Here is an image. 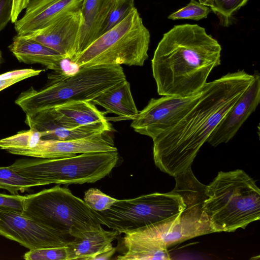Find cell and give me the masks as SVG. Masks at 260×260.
Instances as JSON below:
<instances>
[{
  "label": "cell",
  "instance_id": "cell-29",
  "mask_svg": "<svg viewBox=\"0 0 260 260\" xmlns=\"http://www.w3.org/2000/svg\"><path fill=\"white\" fill-rule=\"evenodd\" d=\"M25 260H67L66 247L29 250L23 255Z\"/></svg>",
  "mask_w": 260,
  "mask_h": 260
},
{
  "label": "cell",
  "instance_id": "cell-32",
  "mask_svg": "<svg viewBox=\"0 0 260 260\" xmlns=\"http://www.w3.org/2000/svg\"><path fill=\"white\" fill-rule=\"evenodd\" d=\"M12 0H0V32L11 21Z\"/></svg>",
  "mask_w": 260,
  "mask_h": 260
},
{
  "label": "cell",
  "instance_id": "cell-13",
  "mask_svg": "<svg viewBox=\"0 0 260 260\" xmlns=\"http://www.w3.org/2000/svg\"><path fill=\"white\" fill-rule=\"evenodd\" d=\"M82 23L80 8L62 15L40 29L22 36L41 43L58 52L64 59L71 61L77 55Z\"/></svg>",
  "mask_w": 260,
  "mask_h": 260
},
{
  "label": "cell",
  "instance_id": "cell-27",
  "mask_svg": "<svg viewBox=\"0 0 260 260\" xmlns=\"http://www.w3.org/2000/svg\"><path fill=\"white\" fill-rule=\"evenodd\" d=\"M84 201L92 209L103 212L109 209L118 199L112 198L96 188H90L84 193Z\"/></svg>",
  "mask_w": 260,
  "mask_h": 260
},
{
  "label": "cell",
  "instance_id": "cell-7",
  "mask_svg": "<svg viewBox=\"0 0 260 260\" xmlns=\"http://www.w3.org/2000/svg\"><path fill=\"white\" fill-rule=\"evenodd\" d=\"M150 34L134 7L127 15L70 61L78 67L143 66L148 58Z\"/></svg>",
  "mask_w": 260,
  "mask_h": 260
},
{
  "label": "cell",
  "instance_id": "cell-11",
  "mask_svg": "<svg viewBox=\"0 0 260 260\" xmlns=\"http://www.w3.org/2000/svg\"><path fill=\"white\" fill-rule=\"evenodd\" d=\"M0 235L29 250L66 247L67 236L15 210L0 208Z\"/></svg>",
  "mask_w": 260,
  "mask_h": 260
},
{
  "label": "cell",
  "instance_id": "cell-23",
  "mask_svg": "<svg viewBox=\"0 0 260 260\" xmlns=\"http://www.w3.org/2000/svg\"><path fill=\"white\" fill-rule=\"evenodd\" d=\"M42 186L41 183L17 173L10 166L0 167V188L8 190L11 194H18L31 187Z\"/></svg>",
  "mask_w": 260,
  "mask_h": 260
},
{
  "label": "cell",
  "instance_id": "cell-15",
  "mask_svg": "<svg viewBox=\"0 0 260 260\" xmlns=\"http://www.w3.org/2000/svg\"><path fill=\"white\" fill-rule=\"evenodd\" d=\"M85 0H30L25 14L14 23L18 35L29 34L62 15L80 9Z\"/></svg>",
  "mask_w": 260,
  "mask_h": 260
},
{
  "label": "cell",
  "instance_id": "cell-1",
  "mask_svg": "<svg viewBox=\"0 0 260 260\" xmlns=\"http://www.w3.org/2000/svg\"><path fill=\"white\" fill-rule=\"evenodd\" d=\"M253 79V75L239 70L207 82L186 115L153 140L156 166L173 177L191 167L201 147Z\"/></svg>",
  "mask_w": 260,
  "mask_h": 260
},
{
  "label": "cell",
  "instance_id": "cell-31",
  "mask_svg": "<svg viewBox=\"0 0 260 260\" xmlns=\"http://www.w3.org/2000/svg\"><path fill=\"white\" fill-rule=\"evenodd\" d=\"M24 196L0 193V208L9 209L22 213Z\"/></svg>",
  "mask_w": 260,
  "mask_h": 260
},
{
  "label": "cell",
  "instance_id": "cell-9",
  "mask_svg": "<svg viewBox=\"0 0 260 260\" xmlns=\"http://www.w3.org/2000/svg\"><path fill=\"white\" fill-rule=\"evenodd\" d=\"M185 207L181 196L171 191L118 200L108 210L98 212L102 224L120 234L166 223L178 217Z\"/></svg>",
  "mask_w": 260,
  "mask_h": 260
},
{
  "label": "cell",
  "instance_id": "cell-22",
  "mask_svg": "<svg viewBox=\"0 0 260 260\" xmlns=\"http://www.w3.org/2000/svg\"><path fill=\"white\" fill-rule=\"evenodd\" d=\"M125 251L116 258L118 260H168L170 259L167 248L145 239L124 237L122 239Z\"/></svg>",
  "mask_w": 260,
  "mask_h": 260
},
{
  "label": "cell",
  "instance_id": "cell-25",
  "mask_svg": "<svg viewBox=\"0 0 260 260\" xmlns=\"http://www.w3.org/2000/svg\"><path fill=\"white\" fill-rule=\"evenodd\" d=\"M41 139L40 134L35 129L19 132L17 134L0 139V149L8 151L35 147Z\"/></svg>",
  "mask_w": 260,
  "mask_h": 260
},
{
  "label": "cell",
  "instance_id": "cell-19",
  "mask_svg": "<svg viewBox=\"0 0 260 260\" xmlns=\"http://www.w3.org/2000/svg\"><path fill=\"white\" fill-rule=\"evenodd\" d=\"M9 49L19 62L39 63L56 73L62 72L61 63L64 58L58 52L36 41L17 35Z\"/></svg>",
  "mask_w": 260,
  "mask_h": 260
},
{
  "label": "cell",
  "instance_id": "cell-17",
  "mask_svg": "<svg viewBox=\"0 0 260 260\" xmlns=\"http://www.w3.org/2000/svg\"><path fill=\"white\" fill-rule=\"evenodd\" d=\"M119 235L117 231L106 230L102 225L86 231L69 241L66 247L67 260H93L98 255L112 249V242Z\"/></svg>",
  "mask_w": 260,
  "mask_h": 260
},
{
  "label": "cell",
  "instance_id": "cell-4",
  "mask_svg": "<svg viewBox=\"0 0 260 260\" xmlns=\"http://www.w3.org/2000/svg\"><path fill=\"white\" fill-rule=\"evenodd\" d=\"M204 209L214 232L245 229L260 218V190L242 170L219 172L206 190Z\"/></svg>",
  "mask_w": 260,
  "mask_h": 260
},
{
  "label": "cell",
  "instance_id": "cell-35",
  "mask_svg": "<svg viewBox=\"0 0 260 260\" xmlns=\"http://www.w3.org/2000/svg\"><path fill=\"white\" fill-rule=\"evenodd\" d=\"M3 58H2V53L1 51L0 50V65L2 63Z\"/></svg>",
  "mask_w": 260,
  "mask_h": 260
},
{
  "label": "cell",
  "instance_id": "cell-6",
  "mask_svg": "<svg viewBox=\"0 0 260 260\" xmlns=\"http://www.w3.org/2000/svg\"><path fill=\"white\" fill-rule=\"evenodd\" d=\"M22 214L73 238L102 224L98 212L74 195L69 189L59 185L25 195Z\"/></svg>",
  "mask_w": 260,
  "mask_h": 260
},
{
  "label": "cell",
  "instance_id": "cell-2",
  "mask_svg": "<svg viewBox=\"0 0 260 260\" xmlns=\"http://www.w3.org/2000/svg\"><path fill=\"white\" fill-rule=\"evenodd\" d=\"M221 47L197 24L174 26L164 34L151 60L157 91L161 96L199 93L221 63Z\"/></svg>",
  "mask_w": 260,
  "mask_h": 260
},
{
  "label": "cell",
  "instance_id": "cell-24",
  "mask_svg": "<svg viewBox=\"0 0 260 260\" xmlns=\"http://www.w3.org/2000/svg\"><path fill=\"white\" fill-rule=\"evenodd\" d=\"M248 0H199L210 8L219 18L223 26H228L234 14L245 5Z\"/></svg>",
  "mask_w": 260,
  "mask_h": 260
},
{
  "label": "cell",
  "instance_id": "cell-34",
  "mask_svg": "<svg viewBox=\"0 0 260 260\" xmlns=\"http://www.w3.org/2000/svg\"><path fill=\"white\" fill-rule=\"evenodd\" d=\"M116 250V247H113V248L110 250L105 251L103 253H102L97 256H96L93 260L96 259H104L107 260L110 259V258L113 256V255L115 253Z\"/></svg>",
  "mask_w": 260,
  "mask_h": 260
},
{
  "label": "cell",
  "instance_id": "cell-14",
  "mask_svg": "<svg viewBox=\"0 0 260 260\" xmlns=\"http://www.w3.org/2000/svg\"><path fill=\"white\" fill-rule=\"evenodd\" d=\"M253 79L220 120L207 142L213 147L230 141L256 110L260 103V75L255 71Z\"/></svg>",
  "mask_w": 260,
  "mask_h": 260
},
{
  "label": "cell",
  "instance_id": "cell-33",
  "mask_svg": "<svg viewBox=\"0 0 260 260\" xmlns=\"http://www.w3.org/2000/svg\"><path fill=\"white\" fill-rule=\"evenodd\" d=\"M30 0H12L11 21L15 23L22 11L26 9Z\"/></svg>",
  "mask_w": 260,
  "mask_h": 260
},
{
  "label": "cell",
  "instance_id": "cell-12",
  "mask_svg": "<svg viewBox=\"0 0 260 260\" xmlns=\"http://www.w3.org/2000/svg\"><path fill=\"white\" fill-rule=\"evenodd\" d=\"M108 133H96L65 141L40 139L33 148L13 149L7 152L34 158H56L72 157L85 153L117 151L113 139Z\"/></svg>",
  "mask_w": 260,
  "mask_h": 260
},
{
  "label": "cell",
  "instance_id": "cell-5",
  "mask_svg": "<svg viewBox=\"0 0 260 260\" xmlns=\"http://www.w3.org/2000/svg\"><path fill=\"white\" fill-rule=\"evenodd\" d=\"M172 190L181 196L185 207L178 217L166 223L124 233L125 237L149 240L168 248L200 236L215 233L204 209L207 185L193 175L191 167L174 177Z\"/></svg>",
  "mask_w": 260,
  "mask_h": 260
},
{
  "label": "cell",
  "instance_id": "cell-30",
  "mask_svg": "<svg viewBox=\"0 0 260 260\" xmlns=\"http://www.w3.org/2000/svg\"><path fill=\"white\" fill-rule=\"evenodd\" d=\"M43 70L32 69L9 71L0 75V91L27 78L39 75Z\"/></svg>",
  "mask_w": 260,
  "mask_h": 260
},
{
  "label": "cell",
  "instance_id": "cell-10",
  "mask_svg": "<svg viewBox=\"0 0 260 260\" xmlns=\"http://www.w3.org/2000/svg\"><path fill=\"white\" fill-rule=\"evenodd\" d=\"M201 91L190 96L165 95L151 99L133 119L131 127L136 132L154 140L186 115L199 100Z\"/></svg>",
  "mask_w": 260,
  "mask_h": 260
},
{
  "label": "cell",
  "instance_id": "cell-8",
  "mask_svg": "<svg viewBox=\"0 0 260 260\" xmlns=\"http://www.w3.org/2000/svg\"><path fill=\"white\" fill-rule=\"evenodd\" d=\"M119 160L117 151L56 158H20L11 168L42 185L95 183L108 176Z\"/></svg>",
  "mask_w": 260,
  "mask_h": 260
},
{
  "label": "cell",
  "instance_id": "cell-3",
  "mask_svg": "<svg viewBox=\"0 0 260 260\" xmlns=\"http://www.w3.org/2000/svg\"><path fill=\"white\" fill-rule=\"evenodd\" d=\"M46 87L36 90L31 87L21 92L15 104L26 115L66 104L91 102L101 93L126 80L119 64L81 67L71 74L56 73L49 76Z\"/></svg>",
  "mask_w": 260,
  "mask_h": 260
},
{
  "label": "cell",
  "instance_id": "cell-20",
  "mask_svg": "<svg viewBox=\"0 0 260 260\" xmlns=\"http://www.w3.org/2000/svg\"><path fill=\"white\" fill-rule=\"evenodd\" d=\"M25 123L30 128L37 131L43 140L65 141L94 134L87 130L74 129L62 125L56 120L52 108L26 115Z\"/></svg>",
  "mask_w": 260,
  "mask_h": 260
},
{
  "label": "cell",
  "instance_id": "cell-16",
  "mask_svg": "<svg viewBox=\"0 0 260 260\" xmlns=\"http://www.w3.org/2000/svg\"><path fill=\"white\" fill-rule=\"evenodd\" d=\"M56 120L62 125L71 129H85L93 134L109 132L111 124L90 102L80 101L66 104L52 108Z\"/></svg>",
  "mask_w": 260,
  "mask_h": 260
},
{
  "label": "cell",
  "instance_id": "cell-18",
  "mask_svg": "<svg viewBox=\"0 0 260 260\" xmlns=\"http://www.w3.org/2000/svg\"><path fill=\"white\" fill-rule=\"evenodd\" d=\"M114 2L115 0H85L81 8L83 23L76 57L103 34Z\"/></svg>",
  "mask_w": 260,
  "mask_h": 260
},
{
  "label": "cell",
  "instance_id": "cell-28",
  "mask_svg": "<svg viewBox=\"0 0 260 260\" xmlns=\"http://www.w3.org/2000/svg\"><path fill=\"white\" fill-rule=\"evenodd\" d=\"M135 7L134 0H115L106 22L103 33L122 20Z\"/></svg>",
  "mask_w": 260,
  "mask_h": 260
},
{
  "label": "cell",
  "instance_id": "cell-26",
  "mask_svg": "<svg viewBox=\"0 0 260 260\" xmlns=\"http://www.w3.org/2000/svg\"><path fill=\"white\" fill-rule=\"evenodd\" d=\"M211 11L209 7L196 0H190L186 6L171 14L168 18L171 20L190 19L200 20L206 18Z\"/></svg>",
  "mask_w": 260,
  "mask_h": 260
},
{
  "label": "cell",
  "instance_id": "cell-21",
  "mask_svg": "<svg viewBox=\"0 0 260 260\" xmlns=\"http://www.w3.org/2000/svg\"><path fill=\"white\" fill-rule=\"evenodd\" d=\"M91 102L103 107L106 114H114L121 119L133 120L139 113L126 79L104 91Z\"/></svg>",
  "mask_w": 260,
  "mask_h": 260
}]
</instances>
